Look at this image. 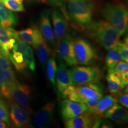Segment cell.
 <instances>
[{
  "instance_id": "6da1fadb",
  "label": "cell",
  "mask_w": 128,
  "mask_h": 128,
  "mask_svg": "<svg viewBox=\"0 0 128 128\" xmlns=\"http://www.w3.org/2000/svg\"><path fill=\"white\" fill-rule=\"evenodd\" d=\"M87 26L88 34L105 49L108 50L116 47L120 42V35L107 21L92 22Z\"/></svg>"
},
{
  "instance_id": "7a4b0ae2",
  "label": "cell",
  "mask_w": 128,
  "mask_h": 128,
  "mask_svg": "<svg viewBox=\"0 0 128 128\" xmlns=\"http://www.w3.org/2000/svg\"><path fill=\"white\" fill-rule=\"evenodd\" d=\"M102 14L120 36L127 33L128 12L124 5L116 1H108L103 5Z\"/></svg>"
},
{
  "instance_id": "3957f363",
  "label": "cell",
  "mask_w": 128,
  "mask_h": 128,
  "mask_svg": "<svg viewBox=\"0 0 128 128\" xmlns=\"http://www.w3.org/2000/svg\"><path fill=\"white\" fill-rule=\"evenodd\" d=\"M103 90L102 85L97 82L81 85H71L60 94L62 98L76 102H85L90 99L103 97Z\"/></svg>"
},
{
  "instance_id": "277c9868",
  "label": "cell",
  "mask_w": 128,
  "mask_h": 128,
  "mask_svg": "<svg viewBox=\"0 0 128 128\" xmlns=\"http://www.w3.org/2000/svg\"><path fill=\"white\" fill-rule=\"evenodd\" d=\"M66 10L70 18L81 26L92 22L96 5L94 0H67Z\"/></svg>"
},
{
  "instance_id": "5b68a950",
  "label": "cell",
  "mask_w": 128,
  "mask_h": 128,
  "mask_svg": "<svg viewBox=\"0 0 128 128\" xmlns=\"http://www.w3.org/2000/svg\"><path fill=\"white\" fill-rule=\"evenodd\" d=\"M75 54L78 64L89 65L97 60V52L92 44L87 40L76 38L74 40Z\"/></svg>"
},
{
  "instance_id": "8992f818",
  "label": "cell",
  "mask_w": 128,
  "mask_h": 128,
  "mask_svg": "<svg viewBox=\"0 0 128 128\" xmlns=\"http://www.w3.org/2000/svg\"><path fill=\"white\" fill-rule=\"evenodd\" d=\"M71 75L74 85H81L97 82L102 76V72L97 66H76L71 70Z\"/></svg>"
},
{
  "instance_id": "52a82bcc",
  "label": "cell",
  "mask_w": 128,
  "mask_h": 128,
  "mask_svg": "<svg viewBox=\"0 0 128 128\" xmlns=\"http://www.w3.org/2000/svg\"><path fill=\"white\" fill-rule=\"evenodd\" d=\"M30 95L31 89L29 86L26 84H20L17 81L12 86L10 100L9 102H15L31 114L32 109L30 106Z\"/></svg>"
},
{
  "instance_id": "ba28073f",
  "label": "cell",
  "mask_w": 128,
  "mask_h": 128,
  "mask_svg": "<svg viewBox=\"0 0 128 128\" xmlns=\"http://www.w3.org/2000/svg\"><path fill=\"white\" fill-rule=\"evenodd\" d=\"M65 120L66 128H98L102 122L100 117L87 110L77 116Z\"/></svg>"
},
{
  "instance_id": "9c48e42d",
  "label": "cell",
  "mask_w": 128,
  "mask_h": 128,
  "mask_svg": "<svg viewBox=\"0 0 128 128\" xmlns=\"http://www.w3.org/2000/svg\"><path fill=\"white\" fill-rule=\"evenodd\" d=\"M74 39L70 33H65L58 44V52L60 58L70 66H76L78 64L76 60L74 45Z\"/></svg>"
},
{
  "instance_id": "30bf717a",
  "label": "cell",
  "mask_w": 128,
  "mask_h": 128,
  "mask_svg": "<svg viewBox=\"0 0 128 128\" xmlns=\"http://www.w3.org/2000/svg\"><path fill=\"white\" fill-rule=\"evenodd\" d=\"M9 115L10 122L16 128L26 127L31 121L29 112L13 102H10Z\"/></svg>"
},
{
  "instance_id": "8fae6325",
  "label": "cell",
  "mask_w": 128,
  "mask_h": 128,
  "mask_svg": "<svg viewBox=\"0 0 128 128\" xmlns=\"http://www.w3.org/2000/svg\"><path fill=\"white\" fill-rule=\"evenodd\" d=\"M55 104L54 102L46 103L35 113L33 123L36 127L44 128L52 124L55 116Z\"/></svg>"
},
{
  "instance_id": "7c38bea8",
  "label": "cell",
  "mask_w": 128,
  "mask_h": 128,
  "mask_svg": "<svg viewBox=\"0 0 128 128\" xmlns=\"http://www.w3.org/2000/svg\"><path fill=\"white\" fill-rule=\"evenodd\" d=\"M60 113L64 120L74 118L87 110L86 104L68 99H65L60 102Z\"/></svg>"
},
{
  "instance_id": "4fadbf2b",
  "label": "cell",
  "mask_w": 128,
  "mask_h": 128,
  "mask_svg": "<svg viewBox=\"0 0 128 128\" xmlns=\"http://www.w3.org/2000/svg\"><path fill=\"white\" fill-rule=\"evenodd\" d=\"M40 31L43 38L51 48H54L56 45V41L50 20V12L47 10H44L40 15L39 19Z\"/></svg>"
},
{
  "instance_id": "5bb4252c",
  "label": "cell",
  "mask_w": 128,
  "mask_h": 128,
  "mask_svg": "<svg viewBox=\"0 0 128 128\" xmlns=\"http://www.w3.org/2000/svg\"><path fill=\"white\" fill-rule=\"evenodd\" d=\"M51 18L56 44L57 46L66 33L68 23L63 14L58 9L52 10L51 12Z\"/></svg>"
},
{
  "instance_id": "9a60e30c",
  "label": "cell",
  "mask_w": 128,
  "mask_h": 128,
  "mask_svg": "<svg viewBox=\"0 0 128 128\" xmlns=\"http://www.w3.org/2000/svg\"><path fill=\"white\" fill-rule=\"evenodd\" d=\"M36 37L33 46L36 50L37 56L40 63L42 65L46 64L49 58L51 55V50L47 42L41 34L39 28L35 25Z\"/></svg>"
},
{
  "instance_id": "2e32d148",
  "label": "cell",
  "mask_w": 128,
  "mask_h": 128,
  "mask_svg": "<svg viewBox=\"0 0 128 128\" xmlns=\"http://www.w3.org/2000/svg\"><path fill=\"white\" fill-rule=\"evenodd\" d=\"M17 38L19 37L13 28H4L0 24V49L8 56Z\"/></svg>"
},
{
  "instance_id": "e0dca14e",
  "label": "cell",
  "mask_w": 128,
  "mask_h": 128,
  "mask_svg": "<svg viewBox=\"0 0 128 128\" xmlns=\"http://www.w3.org/2000/svg\"><path fill=\"white\" fill-rule=\"evenodd\" d=\"M56 74L55 84H56L58 92L60 95L69 86L74 85L70 70H69L66 64L61 60H59Z\"/></svg>"
},
{
  "instance_id": "ac0fdd59",
  "label": "cell",
  "mask_w": 128,
  "mask_h": 128,
  "mask_svg": "<svg viewBox=\"0 0 128 128\" xmlns=\"http://www.w3.org/2000/svg\"><path fill=\"white\" fill-rule=\"evenodd\" d=\"M12 50H18L22 53L26 63L27 66L31 71H34L36 65H35L34 54L31 47L28 44L25 43L19 38H17Z\"/></svg>"
},
{
  "instance_id": "d6986e66",
  "label": "cell",
  "mask_w": 128,
  "mask_h": 128,
  "mask_svg": "<svg viewBox=\"0 0 128 128\" xmlns=\"http://www.w3.org/2000/svg\"><path fill=\"white\" fill-rule=\"evenodd\" d=\"M103 116L114 122L118 124H125L128 119L127 110L117 103L107 110L104 113Z\"/></svg>"
},
{
  "instance_id": "ffe728a7",
  "label": "cell",
  "mask_w": 128,
  "mask_h": 128,
  "mask_svg": "<svg viewBox=\"0 0 128 128\" xmlns=\"http://www.w3.org/2000/svg\"><path fill=\"white\" fill-rule=\"evenodd\" d=\"M106 80L108 91L110 93L113 94H116L128 86V82L124 81L121 75L116 71L108 72Z\"/></svg>"
},
{
  "instance_id": "44dd1931",
  "label": "cell",
  "mask_w": 128,
  "mask_h": 128,
  "mask_svg": "<svg viewBox=\"0 0 128 128\" xmlns=\"http://www.w3.org/2000/svg\"><path fill=\"white\" fill-rule=\"evenodd\" d=\"M17 23V16L0 1V24L4 28H14Z\"/></svg>"
},
{
  "instance_id": "7402d4cb",
  "label": "cell",
  "mask_w": 128,
  "mask_h": 128,
  "mask_svg": "<svg viewBox=\"0 0 128 128\" xmlns=\"http://www.w3.org/2000/svg\"><path fill=\"white\" fill-rule=\"evenodd\" d=\"M117 103L116 98L115 96L112 95H108L102 97L96 107L92 113L98 116H102L104 113L108 109L114 104Z\"/></svg>"
},
{
  "instance_id": "603a6c76",
  "label": "cell",
  "mask_w": 128,
  "mask_h": 128,
  "mask_svg": "<svg viewBox=\"0 0 128 128\" xmlns=\"http://www.w3.org/2000/svg\"><path fill=\"white\" fill-rule=\"evenodd\" d=\"M120 60V56L116 46L108 49L106 58V65L108 68V72L113 71L114 66Z\"/></svg>"
},
{
  "instance_id": "cb8c5ba5",
  "label": "cell",
  "mask_w": 128,
  "mask_h": 128,
  "mask_svg": "<svg viewBox=\"0 0 128 128\" xmlns=\"http://www.w3.org/2000/svg\"><path fill=\"white\" fill-rule=\"evenodd\" d=\"M8 58L12 64L14 65L16 70L19 72L24 71L27 65L24 59L23 54L18 50H12V52L8 55Z\"/></svg>"
},
{
  "instance_id": "d4e9b609",
  "label": "cell",
  "mask_w": 128,
  "mask_h": 128,
  "mask_svg": "<svg viewBox=\"0 0 128 128\" xmlns=\"http://www.w3.org/2000/svg\"><path fill=\"white\" fill-rule=\"evenodd\" d=\"M16 32L21 40L28 44L33 45L35 40V37H36L35 25H33L31 28Z\"/></svg>"
},
{
  "instance_id": "484cf974",
  "label": "cell",
  "mask_w": 128,
  "mask_h": 128,
  "mask_svg": "<svg viewBox=\"0 0 128 128\" xmlns=\"http://www.w3.org/2000/svg\"><path fill=\"white\" fill-rule=\"evenodd\" d=\"M46 74L48 78L49 79L52 85H55L56 74L58 70V66L56 62L55 56L52 55L49 57L46 61Z\"/></svg>"
},
{
  "instance_id": "4316f807",
  "label": "cell",
  "mask_w": 128,
  "mask_h": 128,
  "mask_svg": "<svg viewBox=\"0 0 128 128\" xmlns=\"http://www.w3.org/2000/svg\"><path fill=\"white\" fill-rule=\"evenodd\" d=\"M16 81L15 73L12 69L0 70V87L12 84Z\"/></svg>"
},
{
  "instance_id": "83f0119b",
  "label": "cell",
  "mask_w": 128,
  "mask_h": 128,
  "mask_svg": "<svg viewBox=\"0 0 128 128\" xmlns=\"http://www.w3.org/2000/svg\"><path fill=\"white\" fill-rule=\"evenodd\" d=\"M9 10L14 12H23L24 11L23 2L18 0H0Z\"/></svg>"
},
{
  "instance_id": "f1b7e54d",
  "label": "cell",
  "mask_w": 128,
  "mask_h": 128,
  "mask_svg": "<svg viewBox=\"0 0 128 128\" xmlns=\"http://www.w3.org/2000/svg\"><path fill=\"white\" fill-rule=\"evenodd\" d=\"M0 120L4 122L8 126L11 124L8 106L7 102L3 98H0Z\"/></svg>"
},
{
  "instance_id": "f546056e",
  "label": "cell",
  "mask_w": 128,
  "mask_h": 128,
  "mask_svg": "<svg viewBox=\"0 0 128 128\" xmlns=\"http://www.w3.org/2000/svg\"><path fill=\"white\" fill-rule=\"evenodd\" d=\"M128 36L124 38V42H120L116 47L118 48L119 55L122 60L126 62H128Z\"/></svg>"
},
{
  "instance_id": "4dcf8cb0",
  "label": "cell",
  "mask_w": 128,
  "mask_h": 128,
  "mask_svg": "<svg viewBox=\"0 0 128 128\" xmlns=\"http://www.w3.org/2000/svg\"><path fill=\"white\" fill-rule=\"evenodd\" d=\"M12 69V62L8 56L0 49V70Z\"/></svg>"
},
{
  "instance_id": "1f68e13d",
  "label": "cell",
  "mask_w": 128,
  "mask_h": 128,
  "mask_svg": "<svg viewBox=\"0 0 128 128\" xmlns=\"http://www.w3.org/2000/svg\"><path fill=\"white\" fill-rule=\"evenodd\" d=\"M116 97L117 102H118L124 108H128V93L124 92H118Z\"/></svg>"
},
{
  "instance_id": "d6a6232c",
  "label": "cell",
  "mask_w": 128,
  "mask_h": 128,
  "mask_svg": "<svg viewBox=\"0 0 128 128\" xmlns=\"http://www.w3.org/2000/svg\"><path fill=\"white\" fill-rule=\"evenodd\" d=\"M125 70H128V64L124 60H120L118 64H116V66H114L113 71H116L120 74L122 72L124 71Z\"/></svg>"
},
{
  "instance_id": "836d02e7",
  "label": "cell",
  "mask_w": 128,
  "mask_h": 128,
  "mask_svg": "<svg viewBox=\"0 0 128 128\" xmlns=\"http://www.w3.org/2000/svg\"><path fill=\"white\" fill-rule=\"evenodd\" d=\"M46 2H49L50 4L54 5L56 6H62V4L67 0H46Z\"/></svg>"
},
{
  "instance_id": "e575fe53",
  "label": "cell",
  "mask_w": 128,
  "mask_h": 128,
  "mask_svg": "<svg viewBox=\"0 0 128 128\" xmlns=\"http://www.w3.org/2000/svg\"><path fill=\"white\" fill-rule=\"evenodd\" d=\"M29 3H47L46 0H26Z\"/></svg>"
},
{
  "instance_id": "d590c367",
  "label": "cell",
  "mask_w": 128,
  "mask_h": 128,
  "mask_svg": "<svg viewBox=\"0 0 128 128\" xmlns=\"http://www.w3.org/2000/svg\"><path fill=\"white\" fill-rule=\"evenodd\" d=\"M8 128V125L4 123V122L0 120V128Z\"/></svg>"
}]
</instances>
